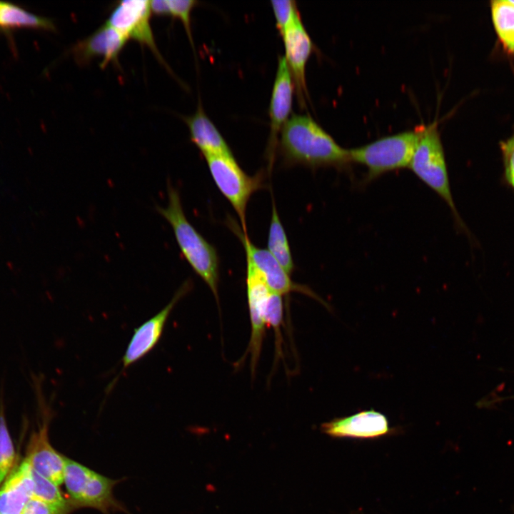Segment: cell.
<instances>
[{"label": "cell", "instance_id": "cell-1", "mask_svg": "<svg viewBox=\"0 0 514 514\" xmlns=\"http://www.w3.org/2000/svg\"><path fill=\"white\" fill-rule=\"evenodd\" d=\"M277 150L285 166L301 165L312 169H348L349 150L341 147L310 116L293 114L283 127Z\"/></svg>", "mask_w": 514, "mask_h": 514}, {"label": "cell", "instance_id": "cell-2", "mask_svg": "<svg viewBox=\"0 0 514 514\" xmlns=\"http://www.w3.org/2000/svg\"><path fill=\"white\" fill-rule=\"evenodd\" d=\"M167 206H157L156 210L171 226L184 258L218 301L219 258L217 251L188 221L180 193L170 182L167 183Z\"/></svg>", "mask_w": 514, "mask_h": 514}, {"label": "cell", "instance_id": "cell-3", "mask_svg": "<svg viewBox=\"0 0 514 514\" xmlns=\"http://www.w3.org/2000/svg\"><path fill=\"white\" fill-rule=\"evenodd\" d=\"M424 128L417 126L413 130L383 136L348 149L351 162L367 168L364 183L371 182L386 173L409 167Z\"/></svg>", "mask_w": 514, "mask_h": 514}, {"label": "cell", "instance_id": "cell-4", "mask_svg": "<svg viewBox=\"0 0 514 514\" xmlns=\"http://www.w3.org/2000/svg\"><path fill=\"white\" fill-rule=\"evenodd\" d=\"M63 483L71 511L79 508L96 509L104 514L125 511L114 495V488L119 483V480L102 475L66 457Z\"/></svg>", "mask_w": 514, "mask_h": 514}, {"label": "cell", "instance_id": "cell-5", "mask_svg": "<svg viewBox=\"0 0 514 514\" xmlns=\"http://www.w3.org/2000/svg\"><path fill=\"white\" fill-rule=\"evenodd\" d=\"M409 168L447 203L458 225L465 229L452 196L444 149L435 122L425 126Z\"/></svg>", "mask_w": 514, "mask_h": 514}, {"label": "cell", "instance_id": "cell-6", "mask_svg": "<svg viewBox=\"0 0 514 514\" xmlns=\"http://www.w3.org/2000/svg\"><path fill=\"white\" fill-rule=\"evenodd\" d=\"M210 173L221 193L236 212L243 231L247 233L246 208L251 196L264 186V172L248 176L239 166L234 156H204Z\"/></svg>", "mask_w": 514, "mask_h": 514}, {"label": "cell", "instance_id": "cell-7", "mask_svg": "<svg viewBox=\"0 0 514 514\" xmlns=\"http://www.w3.org/2000/svg\"><path fill=\"white\" fill-rule=\"evenodd\" d=\"M226 223L241 241L245 249L246 259L258 271L272 292L281 296L293 291L301 292L321 301L308 287L294 283L271 253L266 249L256 247L235 220L228 217Z\"/></svg>", "mask_w": 514, "mask_h": 514}, {"label": "cell", "instance_id": "cell-8", "mask_svg": "<svg viewBox=\"0 0 514 514\" xmlns=\"http://www.w3.org/2000/svg\"><path fill=\"white\" fill-rule=\"evenodd\" d=\"M150 1L125 0L114 7L106 23L128 39L148 47L156 57L166 66L155 42L150 24Z\"/></svg>", "mask_w": 514, "mask_h": 514}, {"label": "cell", "instance_id": "cell-9", "mask_svg": "<svg viewBox=\"0 0 514 514\" xmlns=\"http://www.w3.org/2000/svg\"><path fill=\"white\" fill-rule=\"evenodd\" d=\"M192 286L186 281L178 289L168 303L153 317L136 328L122 358V368L126 369L146 356L157 345L172 310Z\"/></svg>", "mask_w": 514, "mask_h": 514}, {"label": "cell", "instance_id": "cell-10", "mask_svg": "<svg viewBox=\"0 0 514 514\" xmlns=\"http://www.w3.org/2000/svg\"><path fill=\"white\" fill-rule=\"evenodd\" d=\"M293 92L294 85L286 59L284 56H279L269 106L270 132L266 156L270 166L273 161L281 131L290 118Z\"/></svg>", "mask_w": 514, "mask_h": 514}, {"label": "cell", "instance_id": "cell-11", "mask_svg": "<svg viewBox=\"0 0 514 514\" xmlns=\"http://www.w3.org/2000/svg\"><path fill=\"white\" fill-rule=\"evenodd\" d=\"M285 59L290 71L298 103L305 106L308 99L306 82V67L313 51L314 46L307 32L301 16H298L283 33Z\"/></svg>", "mask_w": 514, "mask_h": 514}, {"label": "cell", "instance_id": "cell-12", "mask_svg": "<svg viewBox=\"0 0 514 514\" xmlns=\"http://www.w3.org/2000/svg\"><path fill=\"white\" fill-rule=\"evenodd\" d=\"M246 291L250 314L251 334L248 351L251 355V369L253 375L261 355L265 336L266 306L272 292L263 278L246 259Z\"/></svg>", "mask_w": 514, "mask_h": 514}, {"label": "cell", "instance_id": "cell-13", "mask_svg": "<svg viewBox=\"0 0 514 514\" xmlns=\"http://www.w3.org/2000/svg\"><path fill=\"white\" fill-rule=\"evenodd\" d=\"M323 433L332 438L373 439L388 435L393 429L385 415L371 409L351 415L336 418L321 425Z\"/></svg>", "mask_w": 514, "mask_h": 514}, {"label": "cell", "instance_id": "cell-14", "mask_svg": "<svg viewBox=\"0 0 514 514\" xmlns=\"http://www.w3.org/2000/svg\"><path fill=\"white\" fill-rule=\"evenodd\" d=\"M127 41L121 33L105 23L78 41L72 47L71 53L79 65H86L97 57L101 58L100 66L104 69L109 63L119 64V54Z\"/></svg>", "mask_w": 514, "mask_h": 514}, {"label": "cell", "instance_id": "cell-15", "mask_svg": "<svg viewBox=\"0 0 514 514\" xmlns=\"http://www.w3.org/2000/svg\"><path fill=\"white\" fill-rule=\"evenodd\" d=\"M48 423L46 415L39 430L31 435L24 460L33 470L59 486L63 483L65 456L51 445Z\"/></svg>", "mask_w": 514, "mask_h": 514}, {"label": "cell", "instance_id": "cell-16", "mask_svg": "<svg viewBox=\"0 0 514 514\" xmlns=\"http://www.w3.org/2000/svg\"><path fill=\"white\" fill-rule=\"evenodd\" d=\"M183 119L188 128L191 141L204 156H233L231 148L206 114L201 101H198L196 111L191 116L183 117Z\"/></svg>", "mask_w": 514, "mask_h": 514}, {"label": "cell", "instance_id": "cell-17", "mask_svg": "<svg viewBox=\"0 0 514 514\" xmlns=\"http://www.w3.org/2000/svg\"><path fill=\"white\" fill-rule=\"evenodd\" d=\"M32 495L31 467L24 460L0 486V514H21Z\"/></svg>", "mask_w": 514, "mask_h": 514}, {"label": "cell", "instance_id": "cell-18", "mask_svg": "<svg viewBox=\"0 0 514 514\" xmlns=\"http://www.w3.org/2000/svg\"><path fill=\"white\" fill-rule=\"evenodd\" d=\"M492 21L503 50L514 56V2L495 0L490 2Z\"/></svg>", "mask_w": 514, "mask_h": 514}, {"label": "cell", "instance_id": "cell-19", "mask_svg": "<svg viewBox=\"0 0 514 514\" xmlns=\"http://www.w3.org/2000/svg\"><path fill=\"white\" fill-rule=\"evenodd\" d=\"M267 250L291 276L295 269V265L287 236L273 200L272 201V212L268 231Z\"/></svg>", "mask_w": 514, "mask_h": 514}, {"label": "cell", "instance_id": "cell-20", "mask_svg": "<svg viewBox=\"0 0 514 514\" xmlns=\"http://www.w3.org/2000/svg\"><path fill=\"white\" fill-rule=\"evenodd\" d=\"M0 27L56 30L55 25L50 19L31 14L19 6L3 1H0Z\"/></svg>", "mask_w": 514, "mask_h": 514}, {"label": "cell", "instance_id": "cell-21", "mask_svg": "<svg viewBox=\"0 0 514 514\" xmlns=\"http://www.w3.org/2000/svg\"><path fill=\"white\" fill-rule=\"evenodd\" d=\"M33 481L32 498H38L65 510L68 514L71 513L69 501L64 498L54 483L42 476L31 468Z\"/></svg>", "mask_w": 514, "mask_h": 514}, {"label": "cell", "instance_id": "cell-22", "mask_svg": "<svg viewBox=\"0 0 514 514\" xmlns=\"http://www.w3.org/2000/svg\"><path fill=\"white\" fill-rule=\"evenodd\" d=\"M3 402H0V486L11 473L15 450L4 415Z\"/></svg>", "mask_w": 514, "mask_h": 514}, {"label": "cell", "instance_id": "cell-23", "mask_svg": "<svg viewBox=\"0 0 514 514\" xmlns=\"http://www.w3.org/2000/svg\"><path fill=\"white\" fill-rule=\"evenodd\" d=\"M276 27L281 35L298 17L296 2L293 0L271 1Z\"/></svg>", "mask_w": 514, "mask_h": 514}, {"label": "cell", "instance_id": "cell-24", "mask_svg": "<svg viewBox=\"0 0 514 514\" xmlns=\"http://www.w3.org/2000/svg\"><path fill=\"white\" fill-rule=\"evenodd\" d=\"M171 16L176 17L182 22L191 45L193 39L191 27V14L198 3L195 0H167Z\"/></svg>", "mask_w": 514, "mask_h": 514}, {"label": "cell", "instance_id": "cell-25", "mask_svg": "<svg viewBox=\"0 0 514 514\" xmlns=\"http://www.w3.org/2000/svg\"><path fill=\"white\" fill-rule=\"evenodd\" d=\"M499 144L502 152L505 178L514 188V133Z\"/></svg>", "mask_w": 514, "mask_h": 514}, {"label": "cell", "instance_id": "cell-26", "mask_svg": "<svg viewBox=\"0 0 514 514\" xmlns=\"http://www.w3.org/2000/svg\"><path fill=\"white\" fill-rule=\"evenodd\" d=\"M21 514H68V513L56 505L31 498L26 503Z\"/></svg>", "mask_w": 514, "mask_h": 514}, {"label": "cell", "instance_id": "cell-27", "mask_svg": "<svg viewBox=\"0 0 514 514\" xmlns=\"http://www.w3.org/2000/svg\"><path fill=\"white\" fill-rule=\"evenodd\" d=\"M150 8L151 13L156 15L171 16L167 0L150 1Z\"/></svg>", "mask_w": 514, "mask_h": 514}, {"label": "cell", "instance_id": "cell-28", "mask_svg": "<svg viewBox=\"0 0 514 514\" xmlns=\"http://www.w3.org/2000/svg\"><path fill=\"white\" fill-rule=\"evenodd\" d=\"M513 2H514V1H513Z\"/></svg>", "mask_w": 514, "mask_h": 514}]
</instances>
